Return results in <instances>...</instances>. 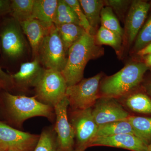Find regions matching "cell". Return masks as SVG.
Segmentation results:
<instances>
[{
	"label": "cell",
	"mask_w": 151,
	"mask_h": 151,
	"mask_svg": "<svg viewBox=\"0 0 151 151\" xmlns=\"http://www.w3.org/2000/svg\"><path fill=\"white\" fill-rule=\"evenodd\" d=\"M104 54V48L96 43L94 36L85 32L68 51L66 64L61 71L67 86L74 85L83 79L88 62Z\"/></svg>",
	"instance_id": "6da1fadb"
},
{
	"label": "cell",
	"mask_w": 151,
	"mask_h": 151,
	"mask_svg": "<svg viewBox=\"0 0 151 151\" xmlns=\"http://www.w3.org/2000/svg\"><path fill=\"white\" fill-rule=\"evenodd\" d=\"M38 58L31 62L22 63L19 70L11 76L12 81L22 88L35 87L37 84L44 70Z\"/></svg>",
	"instance_id": "5bb4252c"
},
{
	"label": "cell",
	"mask_w": 151,
	"mask_h": 151,
	"mask_svg": "<svg viewBox=\"0 0 151 151\" xmlns=\"http://www.w3.org/2000/svg\"><path fill=\"white\" fill-rule=\"evenodd\" d=\"M34 151H60L54 128L42 131Z\"/></svg>",
	"instance_id": "d4e9b609"
},
{
	"label": "cell",
	"mask_w": 151,
	"mask_h": 151,
	"mask_svg": "<svg viewBox=\"0 0 151 151\" xmlns=\"http://www.w3.org/2000/svg\"><path fill=\"white\" fill-rule=\"evenodd\" d=\"M151 42V11L148 17L138 33L132 49V53L139 50Z\"/></svg>",
	"instance_id": "4316f807"
},
{
	"label": "cell",
	"mask_w": 151,
	"mask_h": 151,
	"mask_svg": "<svg viewBox=\"0 0 151 151\" xmlns=\"http://www.w3.org/2000/svg\"><path fill=\"white\" fill-rule=\"evenodd\" d=\"M150 4H151V1L150 2Z\"/></svg>",
	"instance_id": "f35d334b"
},
{
	"label": "cell",
	"mask_w": 151,
	"mask_h": 151,
	"mask_svg": "<svg viewBox=\"0 0 151 151\" xmlns=\"http://www.w3.org/2000/svg\"><path fill=\"white\" fill-rule=\"evenodd\" d=\"M141 58H142V60L145 63L146 66L151 69V54L145 55Z\"/></svg>",
	"instance_id": "836d02e7"
},
{
	"label": "cell",
	"mask_w": 151,
	"mask_h": 151,
	"mask_svg": "<svg viewBox=\"0 0 151 151\" xmlns=\"http://www.w3.org/2000/svg\"><path fill=\"white\" fill-rule=\"evenodd\" d=\"M6 151H20V150H8Z\"/></svg>",
	"instance_id": "8d00e7d4"
},
{
	"label": "cell",
	"mask_w": 151,
	"mask_h": 151,
	"mask_svg": "<svg viewBox=\"0 0 151 151\" xmlns=\"http://www.w3.org/2000/svg\"><path fill=\"white\" fill-rule=\"evenodd\" d=\"M127 108L139 114L151 116V97L142 87L123 98Z\"/></svg>",
	"instance_id": "e0dca14e"
},
{
	"label": "cell",
	"mask_w": 151,
	"mask_h": 151,
	"mask_svg": "<svg viewBox=\"0 0 151 151\" xmlns=\"http://www.w3.org/2000/svg\"><path fill=\"white\" fill-rule=\"evenodd\" d=\"M67 85L60 71L45 69L35 86L37 99L54 108L65 97Z\"/></svg>",
	"instance_id": "5b68a950"
},
{
	"label": "cell",
	"mask_w": 151,
	"mask_h": 151,
	"mask_svg": "<svg viewBox=\"0 0 151 151\" xmlns=\"http://www.w3.org/2000/svg\"><path fill=\"white\" fill-rule=\"evenodd\" d=\"M53 23L55 26L68 24H73L81 26L75 13L65 0L58 1Z\"/></svg>",
	"instance_id": "cb8c5ba5"
},
{
	"label": "cell",
	"mask_w": 151,
	"mask_h": 151,
	"mask_svg": "<svg viewBox=\"0 0 151 151\" xmlns=\"http://www.w3.org/2000/svg\"><path fill=\"white\" fill-rule=\"evenodd\" d=\"M134 134L147 146L151 144V116H131L128 119Z\"/></svg>",
	"instance_id": "ffe728a7"
},
{
	"label": "cell",
	"mask_w": 151,
	"mask_h": 151,
	"mask_svg": "<svg viewBox=\"0 0 151 151\" xmlns=\"http://www.w3.org/2000/svg\"><path fill=\"white\" fill-rule=\"evenodd\" d=\"M4 97L9 114L18 125L37 116L45 117L50 120L55 118L54 108L42 103L35 96L15 95L6 92Z\"/></svg>",
	"instance_id": "3957f363"
},
{
	"label": "cell",
	"mask_w": 151,
	"mask_h": 151,
	"mask_svg": "<svg viewBox=\"0 0 151 151\" xmlns=\"http://www.w3.org/2000/svg\"><path fill=\"white\" fill-rule=\"evenodd\" d=\"M11 1L0 0V15L6 12H10Z\"/></svg>",
	"instance_id": "1f68e13d"
},
{
	"label": "cell",
	"mask_w": 151,
	"mask_h": 151,
	"mask_svg": "<svg viewBox=\"0 0 151 151\" xmlns=\"http://www.w3.org/2000/svg\"><path fill=\"white\" fill-rule=\"evenodd\" d=\"M132 1L129 0H105V6H109L115 13L119 20L124 22Z\"/></svg>",
	"instance_id": "83f0119b"
},
{
	"label": "cell",
	"mask_w": 151,
	"mask_h": 151,
	"mask_svg": "<svg viewBox=\"0 0 151 151\" xmlns=\"http://www.w3.org/2000/svg\"><path fill=\"white\" fill-rule=\"evenodd\" d=\"M39 135L17 130L0 122V147L8 150L28 151L36 146Z\"/></svg>",
	"instance_id": "8fae6325"
},
{
	"label": "cell",
	"mask_w": 151,
	"mask_h": 151,
	"mask_svg": "<svg viewBox=\"0 0 151 151\" xmlns=\"http://www.w3.org/2000/svg\"><path fill=\"white\" fill-rule=\"evenodd\" d=\"M151 8L150 2L142 0L132 1L124 22L123 36L124 50L134 44Z\"/></svg>",
	"instance_id": "ba28073f"
},
{
	"label": "cell",
	"mask_w": 151,
	"mask_h": 151,
	"mask_svg": "<svg viewBox=\"0 0 151 151\" xmlns=\"http://www.w3.org/2000/svg\"><path fill=\"white\" fill-rule=\"evenodd\" d=\"M150 69L142 60L129 63L117 73L102 78L100 97L118 99L141 87L146 73Z\"/></svg>",
	"instance_id": "7a4b0ae2"
},
{
	"label": "cell",
	"mask_w": 151,
	"mask_h": 151,
	"mask_svg": "<svg viewBox=\"0 0 151 151\" xmlns=\"http://www.w3.org/2000/svg\"><path fill=\"white\" fill-rule=\"evenodd\" d=\"M100 24L101 26L117 33L123 37L124 29L120 25L119 19L110 7L105 6L102 9L100 14Z\"/></svg>",
	"instance_id": "484cf974"
},
{
	"label": "cell",
	"mask_w": 151,
	"mask_h": 151,
	"mask_svg": "<svg viewBox=\"0 0 151 151\" xmlns=\"http://www.w3.org/2000/svg\"><path fill=\"white\" fill-rule=\"evenodd\" d=\"M123 134L134 135L128 119L99 125L95 138L111 137Z\"/></svg>",
	"instance_id": "7402d4cb"
},
{
	"label": "cell",
	"mask_w": 151,
	"mask_h": 151,
	"mask_svg": "<svg viewBox=\"0 0 151 151\" xmlns=\"http://www.w3.org/2000/svg\"><path fill=\"white\" fill-rule=\"evenodd\" d=\"M0 151H6L5 150H4V149H3L1 147H0Z\"/></svg>",
	"instance_id": "74e56055"
},
{
	"label": "cell",
	"mask_w": 151,
	"mask_h": 151,
	"mask_svg": "<svg viewBox=\"0 0 151 151\" xmlns=\"http://www.w3.org/2000/svg\"><path fill=\"white\" fill-rule=\"evenodd\" d=\"M103 76V73H100L68 86L65 97L71 110H85L94 106L100 97V84Z\"/></svg>",
	"instance_id": "277c9868"
},
{
	"label": "cell",
	"mask_w": 151,
	"mask_h": 151,
	"mask_svg": "<svg viewBox=\"0 0 151 151\" xmlns=\"http://www.w3.org/2000/svg\"><path fill=\"white\" fill-rule=\"evenodd\" d=\"M95 37L98 45H108L115 50L119 58H122L124 52L123 37L117 33L100 26Z\"/></svg>",
	"instance_id": "d6986e66"
},
{
	"label": "cell",
	"mask_w": 151,
	"mask_h": 151,
	"mask_svg": "<svg viewBox=\"0 0 151 151\" xmlns=\"http://www.w3.org/2000/svg\"><path fill=\"white\" fill-rule=\"evenodd\" d=\"M147 151H151V144L148 146Z\"/></svg>",
	"instance_id": "e575fe53"
},
{
	"label": "cell",
	"mask_w": 151,
	"mask_h": 151,
	"mask_svg": "<svg viewBox=\"0 0 151 151\" xmlns=\"http://www.w3.org/2000/svg\"><path fill=\"white\" fill-rule=\"evenodd\" d=\"M75 13L78 20L80 23L81 26L84 28L87 33L91 34V29L87 21L84 12L82 10L79 1L77 0H65Z\"/></svg>",
	"instance_id": "f1b7e54d"
},
{
	"label": "cell",
	"mask_w": 151,
	"mask_h": 151,
	"mask_svg": "<svg viewBox=\"0 0 151 151\" xmlns=\"http://www.w3.org/2000/svg\"><path fill=\"white\" fill-rule=\"evenodd\" d=\"M95 146L113 147L132 151H147L148 147L135 135L128 134L94 138L88 147Z\"/></svg>",
	"instance_id": "4fadbf2b"
},
{
	"label": "cell",
	"mask_w": 151,
	"mask_h": 151,
	"mask_svg": "<svg viewBox=\"0 0 151 151\" xmlns=\"http://www.w3.org/2000/svg\"><path fill=\"white\" fill-rule=\"evenodd\" d=\"M1 47V42H0ZM0 80L3 84H11L12 83V76L5 73L0 66Z\"/></svg>",
	"instance_id": "4dcf8cb0"
},
{
	"label": "cell",
	"mask_w": 151,
	"mask_h": 151,
	"mask_svg": "<svg viewBox=\"0 0 151 151\" xmlns=\"http://www.w3.org/2000/svg\"><path fill=\"white\" fill-rule=\"evenodd\" d=\"M150 70V73L147 76L145 75L141 87L151 97V69Z\"/></svg>",
	"instance_id": "f546056e"
},
{
	"label": "cell",
	"mask_w": 151,
	"mask_h": 151,
	"mask_svg": "<svg viewBox=\"0 0 151 151\" xmlns=\"http://www.w3.org/2000/svg\"><path fill=\"white\" fill-rule=\"evenodd\" d=\"M73 151H85V150H82V149L76 148L75 150Z\"/></svg>",
	"instance_id": "d590c367"
},
{
	"label": "cell",
	"mask_w": 151,
	"mask_h": 151,
	"mask_svg": "<svg viewBox=\"0 0 151 151\" xmlns=\"http://www.w3.org/2000/svg\"><path fill=\"white\" fill-rule=\"evenodd\" d=\"M92 114L98 126L111 122L127 120L131 116L117 99L100 97L92 108Z\"/></svg>",
	"instance_id": "7c38bea8"
},
{
	"label": "cell",
	"mask_w": 151,
	"mask_h": 151,
	"mask_svg": "<svg viewBox=\"0 0 151 151\" xmlns=\"http://www.w3.org/2000/svg\"><path fill=\"white\" fill-rule=\"evenodd\" d=\"M79 4L91 27V35L95 36L100 24V14L105 6L103 0H79Z\"/></svg>",
	"instance_id": "ac0fdd59"
},
{
	"label": "cell",
	"mask_w": 151,
	"mask_h": 151,
	"mask_svg": "<svg viewBox=\"0 0 151 151\" xmlns=\"http://www.w3.org/2000/svg\"><path fill=\"white\" fill-rule=\"evenodd\" d=\"M69 103L65 97L54 107L55 124L54 127L60 151H73L75 134L68 119Z\"/></svg>",
	"instance_id": "9c48e42d"
},
{
	"label": "cell",
	"mask_w": 151,
	"mask_h": 151,
	"mask_svg": "<svg viewBox=\"0 0 151 151\" xmlns=\"http://www.w3.org/2000/svg\"><path fill=\"white\" fill-rule=\"evenodd\" d=\"M35 0L11 1L10 13L19 23L32 18Z\"/></svg>",
	"instance_id": "603a6c76"
},
{
	"label": "cell",
	"mask_w": 151,
	"mask_h": 151,
	"mask_svg": "<svg viewBox=\"0 0 151 151\" xmlns=\"http://www.w3.org/2000/svg\"><path fill=\"white\" fill-rule=\"evenodd\" d=\"M58 0H35L32 18L50 28L53 23Z\"/></svg>",
	"instance_id": "2e32d148"
},
{
	"label": "cell",
	"mask_w": 151,
	"mask_h": 151,
	"mask_svg": "<svg viewBox=\"0 0 151 151\" xmlns=\"http://www.w3.org/2000/svg\"><path fill=\"white\" fill-rule=\"evenodd\" d=\"M69 113L68 119L74 131L76 148L85 150L96 137L98 129L92 115V108L71 110Z\"/></svg>",
	"instance_id": "52a82bcc"
},
{
	"label": "cell",
	"mask_w": 151,
	"mask_h": 151,
	"mask_svg": "<svg viewBox=\"0 0 151 151\" xmlns=\"http://www.w3.org/2000/svg\"><path fill=\"white\" fill-rule=\"evenodd\" d=\"M19 24L29 41L33 57L34 58H37L41 44L52 27L50 28L45 27L37 20L33 18Z\"/></svg>",
	"instance_id": "9a60e30c"
},
{
	"label": "cell",
	"mask_w": 151,
	"mask_h": 151,
	"mask_svg": "<svg viewBox=\"0 0 151 151\" xmlns=\"http://www.w3.org/2000/svg\"><path fill=\"white\" fill-rule=\"evenodd\" d=\"M136 54L140 58L143 57L148 55L151 54V42L138 51Z\"/></svg>",
	"instance_id": "d6a6232c"
},
{
	"label": "cell",
	"mask_w": 151,
	"mask_h": 151,
	"mask_svg": "<svg viewBox=\"0 0 151 151\" xmlns=\"http://www.w3.org/2000/svg\"><path fill=\"white\" fill-rule=\"evenodd\" d=\"M55 27L67 52L70 47L86 32L81 26L73 24L60 25Z\"/></svg>",
	"instance_id": "44dd1931"
},
{
	"label": "cell",
	"mask_w": 151,
	"mask_h": 151,
	"mask_svg": "<svg viewBox=\"0 0 151 151\" xmlns=\"http://www.w3.org/2000/svg\"><path fill=\"white\" fill-rule=\"evenodd\" d=\"M66 52L58 30L54 26L42 41L37 58L45 69L61 72L67 61Z\"/></svg>",
	"instance_id": "8992f818"
},
{
	"label": "cell",
	"mask_w": 151,
	"mask_h": 151,
	"mask_svg": "<svg viewBox=\"0 0 151 151\" xmlns=\"http://www.w3.org/2000/svg\"><path fill=\"white\" fill-rule=\"evenodd\" d=\"M20 26L13 18L6 21L0 31L1 46L6 56L16 58L24 52L25 44Z\"/></svg>",
	"instance_id": "30bf717a"
}]
</instances>
